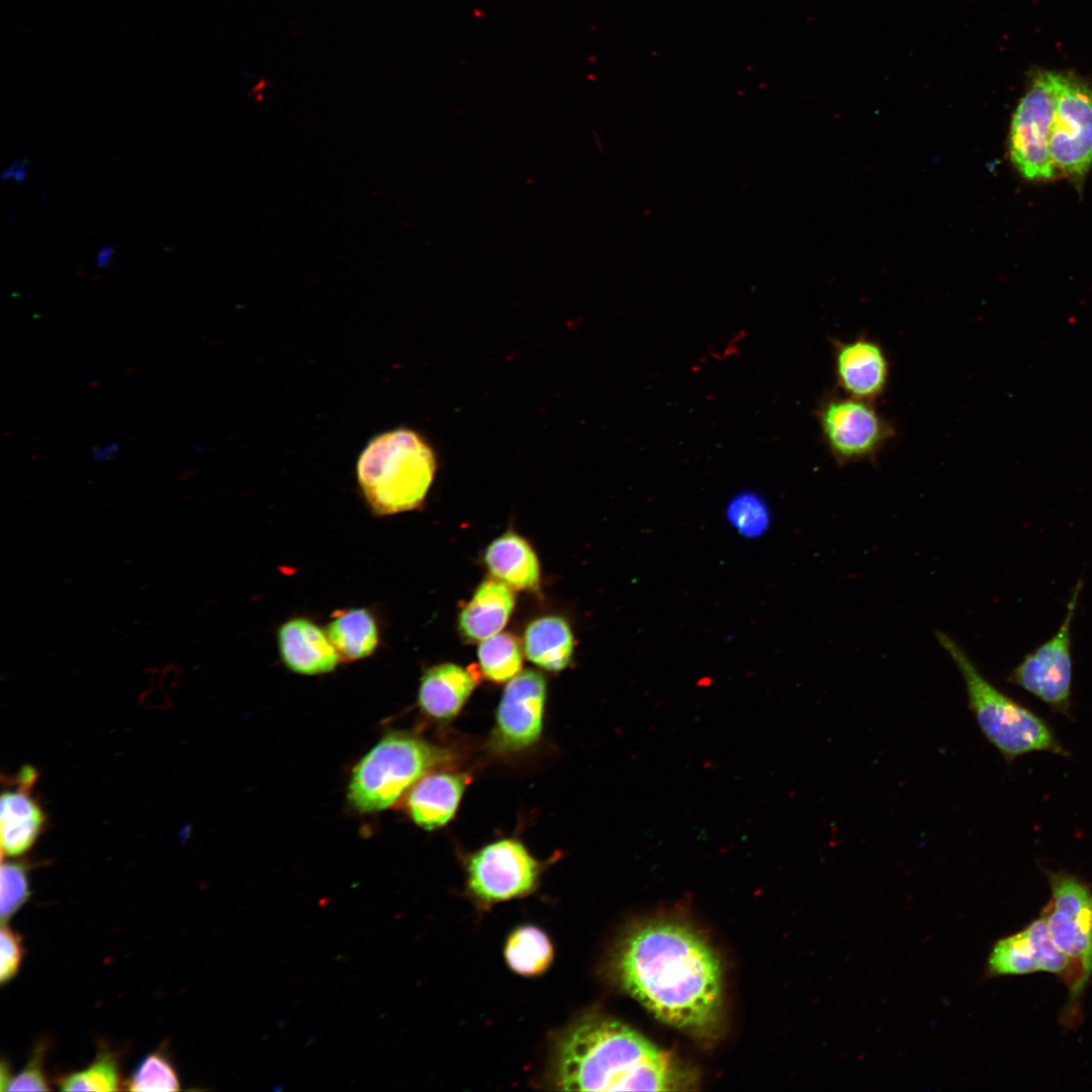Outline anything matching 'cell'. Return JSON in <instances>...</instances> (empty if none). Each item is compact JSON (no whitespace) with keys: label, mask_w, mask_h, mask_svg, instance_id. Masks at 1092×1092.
<instances>
[{"label":"cell","mask_w":1092,"mask_h":1092,"mask_svg":"<svg viewBox=\"0 0 1092 1092\" xmlns=\"http://www.w3.org/2000/svg\"><path fill=\"white\" fill-rule=\"evenodd\" d=\"M610 966L616 982L660 1021L700 1037L719 1027L720 961L690 926L668 920L637 925L619 941Z\"/></svg>","instance_id":"6da1fadb"},{"label":"cell","mask_w":1092,"mask_h":1092,"mask_svg":"<svg viewBox=\"0 0 1092 1092\" xmlns=\"http://www.w3.org/2000/svg\"><path fill=\"white\" fill-rule=\"evenodd\" d=\"M551 1078L566 1091H678L695 1083L671 1053L601 1014L584 1015L560 1033Z\"/></svg>","instance_id":"7a4b0ae2"},{"label":"cell","mask_w":1092,"mask_h":1092,"mask_svg":"<svg viewBox=\"0 0 1092 1092\" xmlns=\"http://www.w3.org/2000/svg\"><path fill=\"white\" fill-rule=\"evenodd\" d=\"M437 470L435 451L417 431L397 428L374 436L359 455L357 482L376 516L419 508Z\"/></svg>","instance_id":"3957f363"},{"label":"cell","mask_w":1092,"mask_h":1092,"mask_svg":"<svg viewBox=\"0 0 1092 1092\" xmlns=\"http://www.w3.org/2000/svg\"><path fill=\"white\" fill-rule=\"evenodd\" d=\"M936 637L964 678L981 731L1007 759L1033 751L1064 753L1044 721L992 686L950 636L937 632Z\"/></svg>","instance_id":"277c9868"},{"label":"cell","mask_w":1092,"mask_h":1092,"mask_svg":"<svg viewBox=\"0 0 1092 1092\" xmlns=\"http://www.w3.org/2000/svg\"><path fill=\"white\" fill-rule=\"evenodd\" d=\"M449 752L402 733L382 738L356 765L349 784L350 803L361 812L390 807Z\"/></svg>","instance_id":"5b68a950"},{"label":"cell","mask_w":1092,"mask_h":1092,"mask_svg":"<svg viewBox=\"0 0 1092 1092\" xmlns=\"http://www.w3.org/2000/svg\"><path fill=\"white\" fill-rule=\"evenodd\" d=\"M1052 896L1040 915L1056 946L1070 961L1067 1017L1092 973V890L1066 873L1046 872Z\"/></svg>","instance_id":"8992f818"},{"label":"cell","mask_w":1092,"mask_h":1092,"mask_svg":"<svg viewBox=\"0 0 1092 1092\" xmlns=\"http://www.w3.org/2000/svg\"><path fill=\"white\" fill-rule=\"evenodd\" d=\"M821 436L839 465L873 461L895 437V428L873 401L831 393L816 410Z\"/></svg>","instance_id":"52a82bcc"},{"label":"cell","mask_w":1092,"mask_h":1092,"mask_svg":"<svg viewBox=\"0 0 1092 1092\" xmlns=\"http://www.w3.org/2000/svg\"><path fill=\"white\" fill-rule=\"evenodd\" d=\"M1053 72H1038L1012 116L1009 153L1018 172L1028 180L1055 177L1050 156V135L1056 112Z\"/></svg>","instance_id":"ba28073f"},{"label":"cell","mask_w":1092,"mask_h":1092,"mask_svg":"<svg viewBox=\"0 0 1092 1092\" xmlns=\"http://www.w3.org/2000/svg\"><path fill=\"white\" fill-rule=\"evenodd\" d=\"M1056 112L1050 156L1056 171L1081 181L1092 165V89L1072 75L1054 73Z\"/></svg>","instance_id":"9c48e42d"},{"label":"cell","mask_w":1092,"mask_h":1092,"mask_svg":"<svg viewBox=\"0 0 1092 1092\" xmlns=\"http://www.w3.org/2000/svg\"><path fill=\"white\" fill-rule=\"evenodd\" d=\"M540 863L519 841L504 839L490 843L467 864V890L483 908L522 898L538 883Z\"/></svg>","instance_id":"30bf717a"},{"label":"cell","mask_w":1092,"mask_h":1092,"mask_svg":"<svg viewBox=\"0 0 1092 1092\" xmlns=\"http://www.w3.org/2000/svg\"><path fill=\"white\" fill-rule=\"evenodd\" d=\"M1082 581L1079 580L1067 604L1062 625L1056 634L1024 656L1013 669L1009 680L1045 704L1061 710L1068 708L1072 684L1071 628Z\"/></svg>","instance_id":"8fae6325"},{"label":"cell","mask_w":1092,"mask_h":1092,"mask_svg":"<svg viewBox=\"0 0 1092 1092\" xmlns=\"http://www.w3.org/2000/svg\"><path fill=\"white\" fill-rule=\"evenodd\" d=\"M545 698L546 681L540 672L528 669L512 678L496 712L493 738L499 749H523L539 739Z\"/></svg>","instance_id":"7c38bea8"},{"label":"cell","mask_w":1092,"mask_h":1092,"mask_svg":"<svg viewBox=\"0 0 1092 1092\" xmlns=\"http://www.w3.org/2000/svg\"><path fill=\"white\" fill-rule=\"evenodd\" d=\"M833 369L843 394L876 401L887 390L890 362L883 346L866 335L832 341Z\"/></svg>","instance_id":"4fadbf2b"},{"label":"cell","mask_w":1092,"mask_h":1092,"mask_svg":"<svg viewBox=\"0 0 1092 1092\" xmlns=\"http://www.w3.org/2000/svg\"><path fill=\"white\" fill-rule=\"evenodd\" d=\"M36 770L24 766L13 778H7L1 794V851L2 856H21L32 848L42 833L47 816L32 788Z\"/></svg>","instance_id":"5bb4252c"},{"label":"cell","mask_w":1092,"mask_h":1092,"mask_svg":"<svg viewBox=\"0 0 1092 1092\" xmlns=\"http://www.w3.org/2000/svg\"><path fill=\"white\" fill-rule=\"evenodd\" d=\"M277 642L284 664L299 674L330 672L341 658L327 632L305 618L284 622L278 629Z\"/></svg>","instance_id":"9a60e30c"},{"label":"cell","mask_w":1092,"mask_h":1092,"mask_svg":"<svg viewBox=\"0 0 1092 1092\" xmlns=\"http://www.w3.org/2000/svg\"><path fill=\"white\" fill-rule=\"evenodd\" d=\"M467 783V777L461 774L425 775L413 786L407 796V807L414 821L428 830L448 823L456 812Z\"/></svg>","instance_id":"2e32d148"},{"label":"cell","mask_w":1092,"mask_h":1092,"mask_svg":"<svg viewBox=\"0 0 1092 1092\" xmlns=\"http://www.w3.org/2000/svg\"><path fill=\"white\" fill-rule=\"evenodd\" d=\"M476 686V675L454 663L429 668L421 678L419 704L436 719L456 716Z\"/></svg>","instance_id":"e0dca14e"},{"label":"cell","mask_w":1092,"mask_h":1092,"mask_svg":"<svg viewBox=\"0 0 1092 1092\" xmlns=\"http://www.w3.org/2000/svg\"><path fill=\"white\" fill-rule=\"evenodd\" d=\"M515 606V596L500 580L485 579L476 588L459 616V628L469 641L485 640L507 624Z\"/></svg>","instance_id":"ac0fdd59"},{"label":"cell","mask_w":1092,"mask_h":1092,"mask_svg":"<svg viewBox=\"0 0 1092 1092\" xmlns=\"http://www.w3.org/2000/svg\"><path fill=\"white\" fill-rule=\"evenodd\" d=\"M485 562L494 577L516 589H534L539 584L537 556L529 543L513 532L489 544Z\"/></svg>","instance_id":"d6986e66"},{"label":"cell","mask_w":1092,"mask_h":1092,"mask_svg":"<svg viewBox=\"0 0 1092 1092\" xmlns=\"http://www.w3.org/2000/svg\"><path fill=\"white\" fill-rule=\"evenodd\" d=\"M573 635L567 622L557 616L533 621L525 631V652L536 665L551 671L563 669L573 652Z\"/></svg>","instance_id":"ffe728a7"},{"label":"cell","mask_w":1092,"mask_h":1092,"mask_svg":"<svg viewBox=\"0 0 1092 1092\" xmlns=\"http://www.w3.org/2000/svg\"><path fill=\"white\" fill-rule=\"evenodd\" d=\"M326 632L344 660H359L371 655L379 642L377 622L365 608L336 611Z\"/></svg>","instance_id":"44dd1931"},{"label":"cell","mask_w":1092,"mask_h":1092,"mask_svg":"<svg viewBox=\"0 0 1092 1092\" xmlns=\"http://www.w3.org/2000/svg\"><path fill=\"white\" fill-rule=\"evenodd\" d=\"M511 971L523 977H536L546 972L554 958L553 944L547 933L535 925L514 929L504 948Z\"/></svg>","instance_id":"7402d4cb"},{"label":"cell","mask_w":1092,"mask_h":1092,"mask_svg":"<svg viewBox=\"0 0 1092 1092\" xmlns=\"http://www.w3.org/2000/svg\"><path fill=\"white\" fill-rule=\"evenodd\" d=\"M478 659L482 672L488 679L496 682L512 679L522 668L520 642L511 633H497L480 643Z\"/></svg>","instance_id":"603a6c76"},{"label":"cell","mask_w":1092,"mask_h":1092,"mask_svg":"<svg viewBox=\"0 0 1092 1092\" xmlns=\"http://www.w3.org/2000/svg\"><path fill=\"white\" fill-rule=\"evenodd\" d=\"M118 1059L113 1052L101 1051L88 1067L72 1072L59 1079L62 1091H116L120 1090Z\"/></svg>","instance_id":"cb8c5ba5"},{"label":"cell","mask_w":1092,"mask_h":1092,"mask_svg":"<svg viewBox=\"0 0 1092 1092\" xmlns=\"http://www.w3.org/2000/svg\"><path fill=\"white\" fill-rule=\"evenodd\" d=\"M988 967L994 975H1025L1039 971L1026 931L1023 929L999 940L990 953Z\"/></svg>","instance_id":"d4e9b609"},{"label":"cell","mask_w":1092,"mask_h":1092,"mask_svg":"<svg viewBox=\"0 0 1092 1092\" xmlns=\"http://www.w3.org/2000/svg\"><path fill=\"white\" fill-rule=\"evenodd\" d=\"M129 1091H177L180 1082L177 1072L162 1051L146 1056L135 1067L125 1083Z\"/></svg>","instance_id":"484cf974"},{"label":"cell","mask_w":1092,"mask_h":1092,"mask_svg":"<svg viewBox=\"0 0 1092 1092\" xmlns=\"http://www.w3.org/2000/svg\"><path fill=\"white\" fill-rule=\"evenodd\" d=\"M727 518L738 533L750 538L763 534L769 524L767 505L751 491L738 493L730 500Z\"/></svg>","instance_id":"4316f807"},{"label":"cell","mask_w":1092,"mask_h":1092,"mask_svg":"<svg viewBox=\"0 0 1092 1092\" xmlns=\"http://www.w3.org/2000/svg\"><path fill=\"white\" fill-rule=\"evenodd\" d=\"M30 895L27 866L21 861L2 859L0 873L1 924L24 905Z\"/></svg>","instance_id":"83f0119b"},{"label":"cell","mask_w":1092,"mask_h":1092,"mask_svg":"<svg viewBox=\"0 0 1092 1092\" xmlns=\"http://www.w3.org/2000/svg\"><path fill=\"white\" fill-rule=\"evenodd\" d=\"M1024 930L1033 945L1039 971L1056 974L1066 981L1069 976L1070 961L1052 940L1044 919L1040 916Z\"/></svg>","instance_id":"f1b7e54d"},{"label":"cell","mask_w":1092,"mask_h":1092,"mask_svg":"<svg viewBox=\"0 0 1092 1092\" xmlns=\"http://www.w3.org/2000/svg\"><path fill=\"white\" fill-rule=\"evenodd\" d=\"M48 1042H37L23 1069L11 1078L6 1091H48L51 1090L43 1070Z\"/></svg>","instance_id":"f546056e"},{"label":"cell","mask_w":1092,"mask_h":1092,"mask_svg":"<svg viewBox=\"0 0 1092 1092\" xmlns=\"http://www.w3.org/2000/svg\"><path fill=\"white\" fill-rule=\"evenodd\" d=\"M1 925L0 982L6 984L15 977L19 970L24 954V946L18 933L6 923Z\"/></svg>","instance_id":"4dcf8cb0"},{"label":"cell","mask_w":1092,"mask_h":1092,"mask_svg":"<svg viewBox=\"0 0 1092 1092\" xmlns=\"http://www.w3.org/2000/svg\"><path fill=\"white\" fill-rule=\"evenodd\" d=\"M119 450V444L115 441L107 443L106 445L96 446L91 450V454L95 461L103 462L110 460Z\"/></svg>","instance_id":"1f68e13d"},{"label":"cell","mask_w":1092,"mask_h":1092,"mask_svg":"<svg viewBox=\"0 0 1092 1092\" xmlns=\"http://www.w3.org/2000/svg\"><path fill=\"white\" fill-rule=\"evenodd\" d=\"M114 254H115L114 245H112V244L104 245L102 248L99 249V251H98V253L96 255V258H95L96 266L101 268V269L108 268L110 266L111 262H112Z\"/></svg>","instance_id":"d6a6232c"},{"label":"cell","mask_w":1092,"mask_h":1092,"mask_svg":"<svg viewBox=\"0 0 1092 1092\" xmlns=\"http://www.w3.org/2000/svg\"><path fill=\"white\" fill-rule=\"evenodd\" d=\"M28 178L27 161L25 159H16V166L14 169L13 177L14 181L18 185H23Z\"/></svg>","instance_id":"836d02e7"}]
</instances>
